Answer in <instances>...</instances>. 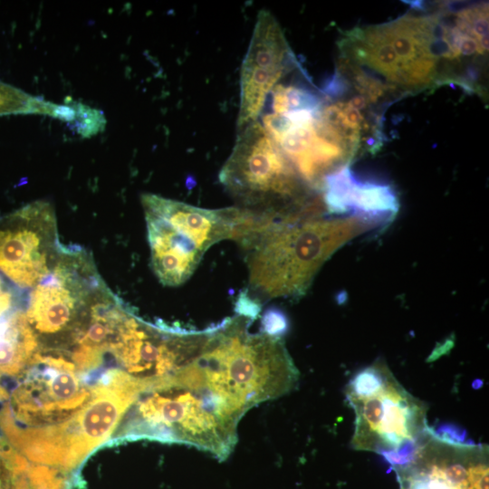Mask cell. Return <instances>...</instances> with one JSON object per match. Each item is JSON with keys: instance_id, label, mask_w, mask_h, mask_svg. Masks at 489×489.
<instances>
[{"instance_id": "ba28073f", "label": "cell", "mask_w": 489, "mask_h": 489, "mask_svg": "<svg viewBox=\"0 0 489 489\" xmlns=\"http://www.w3.org/2000/svg\"><path fill=\"white\" fill-rule=\"evenodd\" d=\"M399 489H488L487 449L422 436L413 458L392 467Z\"/></svg>"}, {"instance_id": "30bf717a", "label": "cell", "mask_w": 489, "mask_h": 489, "mask_svg": "<svg viewBox=\"0 0 489 489\" xmlns=\"http://www.w3.org/2000/svg\"><path fill=\"white\" fill-rule=\"evenodd\" d=\"M322 202L334 214L350 212L378 226L398 212V199L390 186L359 181L348 166L328 175L322 183Z\"/></svg>"}, {"instance_id": "4fadbf2b", "label": "cell", "mask_w": 489, "mask_h": 489, "mask_svg": "<svg viewBox=\"0 0 489 489\" xmlns=\"http://www.w3.org/2000/svg\"><path fill=\"white\" fill-rule=\"evenodd\" d=\"M65 101L74 110V118L69 125L78 134L88 138L104 129L106 120L101 110L73 101L71 98H67Z\"/></svg>"}, {"instance_id": "5bb4252c", "label": "cell", "mask_w": 489, "mask_h": 489, "mask_svg": "<svg viewBox=\"0 0 489 489\" xmlns=\"http://www.w3.org/2000/svg\"><path fill=\"white\" fill-rule=\"evenodd\" d=\"M431 435L436 439L450 445H472V440L467 439V434L463 427L452 423H442L435 428H430Z\"/></svg>"}, {"instance_id": "52a82bcc", "label": "cell", "mask_w": 489, "mask_h": 489, "mask_svg": "<svg viewBox=\"0 0 489 489\" xmlns=\"http://www.w3.org/2000/svg\"><path fill=\"white\" fill-rule=\"evenodd\" d=\"M347 399L355 413L351 445L357 450L376 452L386 460L405 459L414 454L428 428L426 405L392 373L366 396Z\"/></svg>"}, {"instance_id": "6da1fadb", "label": "cell", "mask_w": 489, "mask_h": 489, "mask_svg": "<svg viewBox=\"0 0 489 489\" xmlns=\"http://www.w3.org/2000/svg\"><path fill=\"white\" fill-rule=\"evenodd\" d=\"M245 412L215 392L192 360L143 390L114 438L183 443L225 460L235 448L237 425Z\"/></svg>"}, {"instance_id": "277c9868", "label": "cell", "mask_w": 489, "mask_h": 489, "mask_svg": "<svg viewBox=\"0 0 489 489\" xmlns=\"http://www.w3.org/2000/svg\"><path fill=\"white\" fill-rule=\"evenodd\" d=\"M252 321L237 314L212 326L197 357L209 386L247 410L289 393L299 380L282 337L250 333Z\"/></svg>"}, {"instance_id": "8fae6325", "label": "cell", "mask_w": 489, "mask_h": 489, "mask_svg": "<svg viewBox=\"0 0 489 489\" xmlns=\"http://www.w3.org/2000/svg\"><path fill=\"white\" fill-rule=\"evenodd\" d=\"M59 106L0 81V116L43 114L56 118Z\"/></svg>"}, {"instance_id": "7c38bea8", "label": "cell", "mask_w": 489, "mask_h": 489, "mask_svg": "<svg viewBox=\"0 0 489 489\" xmlns=\"http://www.w3.org/2000/svg\"><path fill=\"white\" fill-rule=\"evenodd\" d=\"M67 478L49 470H24L14 474L5 489H67Z\"/></svg>"}, {"instance_id": "3957f363", "label": "cell", "mask_w": 489, "mask_h": 489, "mask_svg": "<svg viewBox=\"0 0 489 489\" xmlns=\"http://www.w3.org/2000/svg\"><path fill=\"white\" fill-rule=\"evenodd\" d=\"M341 50L350 64L398 97L441 84L442 59L455 60L437 14L355 27L346 33Z\"/></svg>"}, {"instance_id": "9c48e42d", "label": "cell", "mask_w": 489, "mask_h": 489, "mask_svg": "<svg viewBox=\"0 0 489 489\" xmlns=\"http://www.w3.org/2000/svg\"><path fill=\"white\" fill-rule=\"evenodd\" d=\"M292 62L279 23L268 10L260 11L241 67L238 131L257 121L268 94Z\"/></svg>"}, {"instance_id": "8992f818", "label": "cell", "mask_w": 489, "mask_h": 489, "mask_svg": "<svg viewBox=\"0 0 489 489\" xmlns=\"http://www.w3.org/2000/svg\"><path fill=\"white\" fill-rule=\"evenodd\" d=\"M141 203L150 264L164 285L185 283L211 245L231 239L236 207L207 209L154 194H143Z\"/></svg>"}, {"instance_id": "5b68a950", "label": "cell", "mask_w": 489, "mask_h": 489, "mask_svg": "<svg viewBox=\"0 0 489 489\" xmlns=\"http://www.w3.org/2000/svg\"><path fill=\"white\" fill-rule=\"evenodd\" d=\"M219 179L238 207L257 215L285 219L315 215L323 207L258 121L239 131Z\"/></svg>"}, {"instance_id": "7a4b0ae2", "label": "cell", "mask_w": 489, "mask_h": 489, "mask_svg": "<svg viewBox=\"0 0 489 489\" xmlns=\"http://www.w3.org/2000/svg\"><path fill=\"white\" fill-rule=\"evenodd\" d=\"M373 227L355 216L253 220L236 241L249 273L244 293L258 305L304 294L335 251Z\"/></svg>"}, {"instance_id": "9a60e30c", "label": "cell", "mask_w": 489, "mask_h": 489, "mask_svg": "<svg viewBox=\"0 0 489 489\" xmlns=\"http://www.w3.org/2000/svg\"><path fill=\"white\" fill-rule=\"evenodd\" d=\"M262 325L263 332L277 337H281L288 329L286 317L281 312L273 310L265 312Z\"/></svg>"}]
</instances>
